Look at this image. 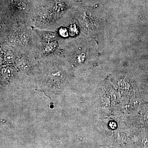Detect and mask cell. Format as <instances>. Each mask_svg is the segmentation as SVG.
Wrapping results in <instances>:
<instances>
[{"mask_svg": "<svg viewBox=\"0 0 148 148\" xmlns=\"http://www.w3.org/2000/svg\"><path fill=\"white\" fill-rule=\"evenodd\" d=\"M54 1V0H51V1Z\"/></svg>", "mask_w": 148, "mask_h": 148, "instance_id": "obj_3", "label": "cell"}, {"mask_svg": "<svg viewBox=\"0 0 148 148\" xmlns=\"http://www.w3.org/2000/svg\"><path fill=\"white\" fill-rule=\"evenodd\" d=\"M1 43L18 54L34 53L40 55L42 42L32 26L16 22L1 23Z\"/></svg>", "mask_w": 148, "mask_h": 148, "instance_id": "obj_1", "label": "cell"}, {"mask_svg": "<svg viewBox=\"0 0 148 148\" xmlns=\"http://www.w3.org/2000/svg\"><path fill=\"white\" fill-rule=\"evenodd\" d=\"M35 31L39 36L43 43L51 42L59 39L58 33L56 30H42L35 29Z\"/></svg>", "mask_w": 148, "mask_h": 148, "instance_id": "obj_2", "label": "cell"}]
</instances>
